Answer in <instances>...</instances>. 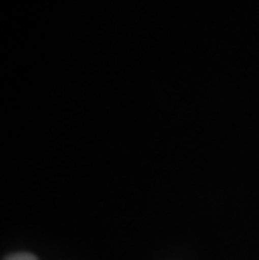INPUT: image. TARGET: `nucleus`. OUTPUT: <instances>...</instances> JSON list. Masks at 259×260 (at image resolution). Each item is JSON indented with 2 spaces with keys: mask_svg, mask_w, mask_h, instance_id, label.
<instances>
[{
  "mask_svg": "<svg viewBox=\"0 0 259 260\" xmlns=\"http://www.w3.org/2000/svg\"><path fill=\"white\" fill-rule=\"evenodd\" d=\"M5 260H37L32 253H14V255H9Z\"/></svg>",
  "mask_w": 259,
  "mask_h": 260,
  "instance_id": "nucleus-1",
  "label": "nucleus"
}]
</instances>
